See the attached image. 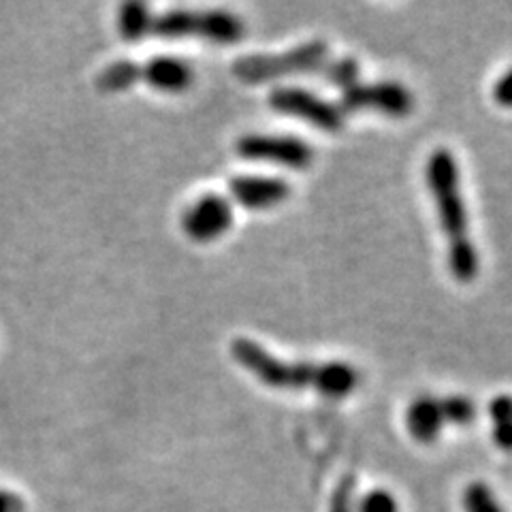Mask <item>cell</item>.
Wrapping results in <instances>:
<instances>
[{"instance_id":"obj_1","label":"cell","mask_w":512,"mask_h":512,"mask_svg":"<svg viewBox=\"0 0 512 512\" xmlns=\"http://www.w3.org/2000/svg\"><path fill=\"white\" fill-rule=\"evenodd\" d=\"M231 357L269 389H312L323 397L342 399L359 384L357 370L348 363H286L248 338H235L231 342Z\"/></svg>"},{"instance_id":"obj_2","label":"cell","mask_w":512,"mask_h":512,"mask_svg":"<svg viewBox=\"0 0 512 512\" xmlns=\"http://www.w3.org/2000/svg\"><path fill=\"white\" fill-rule=\"evenodd\" d=\"M425 180L448 244V269L457 282L468 284L478 276L480 263L470 237L466 199L459 186V167L451 150L438 148L431 152L425 165Z\"/></svg>"},{"instance_id":"obj_3","label":"cell","mask_w":512,"mask_h":512,"mask_svg":"<svg viewBox=\"0 0 512 512\" xmlns=\"http://www.w3.org/2000/svg\"><path fill=\"white\" fill-rule=\"evenodd\" d=\"M246 26L242 18L222 9H169L148 15L146 37L156 39H201L218 45L242 41Z\"/></svg>"},{"instance_id":"obj_4","label":"cell","mask_w":512,"mask_h":512,"mask_svg":"<svg viewBox=\"0 0 512 512\" xmlns=\"http://www.w3.org/2000/svg\"><path fill=\"white\" fill-rule=\"evenodd\" d=\"M192 79H195V71L188 62L173 56H160L146 62H111L96 75V88L101 92H124L137 82H148L160 92H184L190 88Z\"/></svg>"},{"instance_id":"obj_5","label":"cell","mask_w":512,"mask_h":512,"mask_svg":"<svg viewBox=\"0 0 512 512\" xmlns=\"http://www.w3.org/2000/svg\"><path fill=\"white\" fill-rule=\"evenodd\" d=\"M329 62V45L325 41H308L282 54H256L233 62V75L246 84H263L271 79L291 75H320Z\"/></svg>"},{"instance_id":"obj_6","label":"cell","mask_w":512,"mask_h":512,"mask_svg":"<svg viewBox=\"0 0 512 512\" xmlns=\"http://www.w3.org/2000/svg\"><path fill=\"white\" fill-rule=\"evenodd\" d=\"M269 107L284 116L299 118L320 131L335 133L344 126V111L340 105L320 99L314 92L301 88H276L267 99Z\"/></svg>"},{"instance_id":"obj_7","label":"cell","mask_w":512,"mask_h":512,"mask_svg":"<svg viewBox=\"0 0 512 512\" xmlns=\"http://www.w3.org/2000/svg\"><path fill=\"white\" fill-rule=\"evenodd\" d=\"M235 152L244 160L274 163L288 169H306L312 165L314 150L293 135H244L235 143Z\"/></svg>"},{"instance_id":"obj_8","label":"cell","mask_w":512,"mask_h":512,"mask_svg":"<svg viewBox=\"0 0 512 512\" xmlns=\"http://www.w3.org/2000/svg\"><path fill=\"white\" fill-rule=\"evenodd\" d=\"M340 107L344 114H350V111H378L384 116L402 118L412 111L414 99L410 90L399 82H357L342 90Z\"/></svg>"},{"instance_id":"obj_9","label":"cell","mask_w":512,"mask_h":512,"mask_svg":"<svg viewBox=\"0 0 512 512\" xmlns=\"http://www.w3.org/2000/svg\"><path fill=\"white\" fill-rule=\"evenodd\" d=\"M233 210L220 195H203L192 203L182 216L184 233L199 244H210L231 229Z\"/></svg>"},{"instance_id":"obj_10","label":"cell","mask_w":512,"mask_h":512,"mask_svg":"<svg viewBox=\"0 0 512 512\" xmlns=\"http://www.w3.org/2000/svg\"><path fill=\"white\" fill-rule=\"evenodd\" d=\"M231 197L246 210H271L291 197V186L282 178L267 175H239L229 182Z\"/></svg>"},{"instance_id":"obj_11","label":"cell","mask_w":512,"mask_h":512,"mask_svg":"<svg viewBox=\"0 0 512 512\" xmlns=\"http://www.w3.org/2000/svg\"><path fill=\"white\" fill-rule=\"evenodd\" d=\"M444 414L440 408V399L431 395L416 397L406 410V429L408 434L421 444L436 442L444 429Z\"/></svg>"},{"instance_id":"obj_12","label":"cell","mask_w":512,"mask_h":512,"mask_svg":"<svg viewBox=\"0 0 512 512\" xmlns=\"http://www.w3.org/2000/svg\"><path fill=\"white\" fill-rule=\"evenodd\" d=\"M150 9L143 3H124L118 9V30L126 41H143L146 39Z\"/></svg>"},{"instance_id":"obj_13","label":"cell","mask_w":512,"mask_h":512,"mask_svg":"<svg viewBox=\"0 0 512 512\" xmlns=\"http://www.w3.org/2000/svg\"><path fill=\"white\" fill-rule=\"evenodd\" d=\"M463 510L466 512H506L498 495L485 483H472L463 491Z\"/></svg>"},{"instance_id":"obj_14","label":"cell","mask_w":512,"mask_h":512,"mask_svg":"<svg viewBox=\"0 0 512 512\" xmlns=\"http://www.w3.org/2000/svg\"><path fill=\"white\" fill-rule=\"evenodd\" d=\"M440 408H442L446 425L466 427L474 421L476 416V406L466 395H448L440 399Z\"/></svg>"},{"instance_id":"obj_15","label":"cell","mask_w":512,"mask_h":512,"mask_svg":"<svg viewBox=\"0 0 512 512\" xmlns=\"http://www.w3.org/2000/svg\"><path fill=\"white\" fill-rule=\"evenodd\" d=\"M320 77H325L329 84L344 90V88L359 82V62L352 58H335V60L329 58Z\"/></svg>"},{"instance_id":"obj_16","label":"cell","mask_w":512,"mask_h":512,"mask_svg":"<svg viewBox=\"0 0 512 512\" xmlns=\"http://www.w3.org/2000/svg\"><path fill=\"white\" fill-rule=\"evenodd\" d=\"M357 512H399V502L387 489H370L357 500Z\"/></svg>"},{"instance_id":"obj_17","label":"cell","mask_w":512,"mask_h":512,"mask_svg":"<svg viewBox=\"0 0 512 512\" xmlns=\"http://www.w3.org/2000/svg\"><path fill=\"white\" fill-rule=\"evenodd\" d=\"M357 485H355V478H342L340 485L335 487L333 495H331V502H329V512H357Z\"/></svg>"},{"instance_id":"obj_18","label":"cell","mask_w":512,"mask_h":512,"mask_svg":"<svg viewBox=\"0 0 512 512\" xmlns=\"http://www.w3.org/2000/svg\"><path fill=\"white\" fill-rule=\"evenodd\" d=\"M489 419L493 425L512 423V395H498L489 402Z\"/></svg>"},{"instance_id":"obj_19","label":"cell","mask_w":512,"mask_h":512,"mask_svg":"<svg viewBox=\"0 0 512 512\" xmlns=\"http://www.w3.org/2000/svg\"><path fill=\"white\" fill-rule=\"evenodd\" d=\"M493 101L504 109H512V67L495 82Z\"/></svg>"},{"instance_id":"obj_20","label":"cell","mask_w":512,"mask_h":512,"mask_svg":"<svg viewBox=\"0 0 512 512\" xmlns=\"http://www.w3.org/2000/svg\"><path fill=\"white\" fill-rule=\"evenodd\" d=\"M491 438H493L495 446L502 448V451H506V453H512V423L493 425Z\"/></svg>"},{"instance_id":"obj_21","label":"cell","mask_w":512,"mask_h":512,"mask_svg":"<svg viewBox=\"0 0 512 512\" xmlns=\"http://www.w3.org/2000/svg\"><path fill=\"white\" fill-rule=\"evenodd\" d=\"M0 512H24V502L18 493L0 489Z\"/></svg>"}]
</instances>
